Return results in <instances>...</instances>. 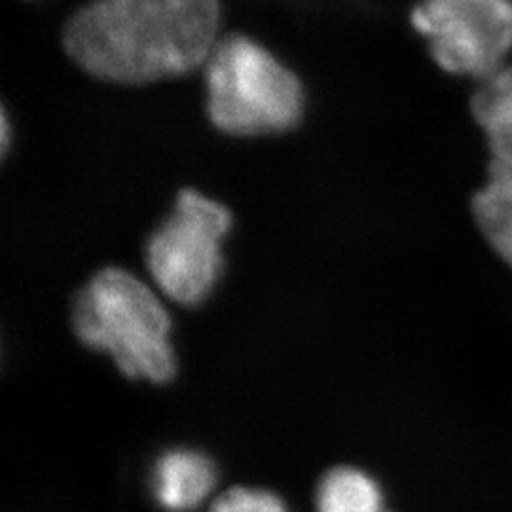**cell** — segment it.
Masks as SVG:
<instances>
[{
    "instance_id": "cell-1",
    "label": "cell",
    "mask_w": 512,
    "mask_h": 512,
    "mask_svg": "<svg viewBox=\"0 0 512 512\" xmlns=\"http://www.w3.org/2000/svg\"><path fill=\"white\" fill-rule=\"evenodd\" d=\"M219 19V0H95L67 25L65 48L103 80L154 82L205 63Z\"/></svg>"
},
{
    "instance_id": "cell-2",
    "label": "cell",
    "mask_w": 512,
    "mask_h": 512,
    "mask_svg": "<svg viewBox=\"0 0 512 512\" xmlns=\"http://www.w3.org/2000/svg\"><path fill=\"white\" fill-rule=\"evenodd\" d=\"M73 329L129 380L167 384L177 374L169 313L148 285L122 268L101 270L76 294Z\"/></svg>"
},
{
    "instance_id": "cell-12",
    "label": "cell",
    "mask_w": 512,
    "mask_h": 512,
    "mask_svg": "<svg viewBox=\"0 0 512 512\" xmlns=\"http://www.w3.org/2000/svg\"><path fill=\"white\" fill-rule=\"evenodd\" d=\"M385 512V511H384Z\"/></svg>"
},
{
    "instance_id": "cell-4",
    "label": "cell",
    "mask_w": 512,
    "mask_h": 512,
    "mask_svg": "<svg viewBox=\"0 0 512 512\" xmlns=\"http://www.w3.org/2000/svg\"><path fill=\"white\" fill-rule=\"evenodd\" d=\"M232 215L200 192L184 190L175 211L150 236L147 266L156 287L181 306H200L219 283L222 239Z\"/></svg>"
},
{
    "instance_id": "cell-7",
    "label": "cell",
    "mask_w": 512,
    "mask_h": 512,
    "mask_svg": "<svg viewBox=\"0 0 512 512\" xmlns=\"http://www.w3.org/2000/svg\"><path fill=\"white\" fill-rule=\"evenodd\" d=\"M471 109L488 139L490 167L512 171V61L478 82Z\"/></svg>"
},
{
    "instance_id": "cell-3",
    "label": "cell",
    "mask_w": 512,
    "mask_h": 512,
    "mask_svg": "<svg viewBox=\"0 0 512 512\" xmlns=\"http://www.w3.org/2000/svg\"><path fill=\"white\" fill-rule=\"evenodd\" d=\"M207 110L232 135L279 133L298 124L304 92L287 67L251 38H224L205 61Z\"/></svg>"
},
{
    "instance_id": "cell-11",
    "label": "cell",
    "mask_w": 512,
    "mask_h": 512,
    "mask_svg": "<svg viewBox=\"0 0 512 512\" xmlns=\"http://www.w3.org/2000/svg\"><path fill=\"white\" fill-rule=\"evenodd\" d=\"M490 169H497V171H505V173H509V175H512L511 169H499V167H490Z\"/></svg>"
},
{
    "instance_id": "cell-8",
    "label": "cell",
    "mask_w": 512,
    "mask_h": 512,
    "mask_svg": "<svg viewBox=\"0 0 512 512\" xmlns=\"http://www.w3.org/2000/svg\"><path fill=\"white\" fill-rule=\"evenodd\" d=\"M317 512H384V494L372 476L349 467H334L319 480Z\"/></svg>"
},
{
    "instance_id": "cell-10",
    "label": "cell",
    "mask_w": 512,
    "mask_h": 512,
    "mask_svg": "<svg viewBox=\"0 0 512 512\" xmlns=\"http://www.w3.org/2000/svg\"><path fill=\"white\" fill-rule=\"evenodd\" d=\"M209 512H289V509L274 492L234 486L211 503Z\"/></svg>"
},
{
    "instance_id": "cell-5",
    "label": "cell",
    "mask_w": 512,
    "mask_h": 512,
    "mask_svg": "<svg viewBox=\"0 0 512 512\" xmlns=\"http://www.w3.org/2000/svg\"><path fill=\"white\" fill-rule=\"evenodd\" d=\"M410 21L446 73L482 82L511 63L512 0H420Z\"/></svg>"
},
{
    "instance_id": "cell-6",
    "label": "cell",
    "mask_w": 512,
    "mask_h": 512,
    "mask_svg": "<svg viewBox=\"0 0 512 512\" xmlns=\"http://www.w3.org/2000/svg\"><path fill=\"white\" fill-rule=\"evenodd\" d=\"M217 480L213 459L198 450L173 448L156 459L150 473V492L165 512H190L213 494Z\"/></svg>"
},
{
    "instance_id": "cell-9",
    "label": "cell",
    "mask_w": 512,
    "mask_h": 512,
    "mask_svg": "<svg viewBox=\"0 0 512 512\" xmlns=\"http://www.w3.org/2000/svg\"><path fill=\"white\" fill-rule=\"evenodd\" d=\"M473 215L486 241L512 268V175L490 169L488 183L473 198Z\"/></svg>"
}]
</instances>
